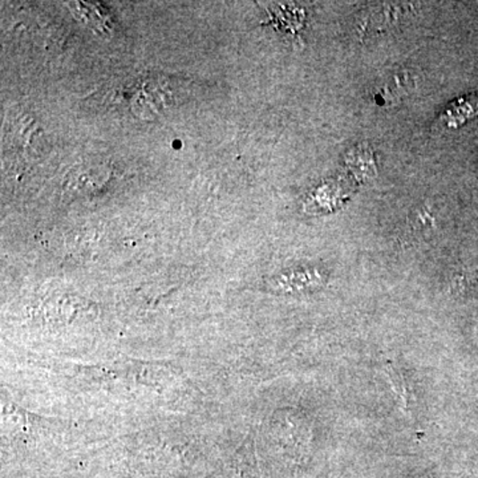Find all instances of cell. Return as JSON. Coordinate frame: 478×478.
Listing matches in <instances>:
<instances>
[{"label":"cell","instance_id":"1","mask_svg":"<svg viewBox=\"0 0 478 478\" xmlns=\"http://www.w3.org/2000/svg\"><path fill=\"white\" fill-rule=\"evenodd\" d=\"M385 375L387 377L389 387L392 388V392L399 403L400 410L410 418L413 404H415V394H413L412 387L408 383L407 377L392 363H387V366L385 367Z\"/></svg>","mask_w":478,"mask_h":478},{"label":"cell","instance_id":"3","mask_svg":"<svg viewBox=\"0 0 478 478\" xmlns=\"http://www.w3.org/2000/svg\"><path fill=\"white\" fill-rule=\"evenodd\" d=\"M458 286L463 288L465 293L474 294L478 293V261L476 262L469 263L458 277Z\"/></svg>","mask_w":478,"mask_h":478},{"label":"cell","instance_id":"2","mask_svg":"<svg viewBox=\"0 0 478 478\" xmlns=\"http://www.w3.org/2000/svg\"><path fill=\"white\" fill-rule=\"evenodd\" d=\"M478 113V94L468 97L461 102H456L452 111H448L450 122H463L465 120L474 118Z\"/></svg>","mask_w":478,"mask_h":478}]
</instances>
